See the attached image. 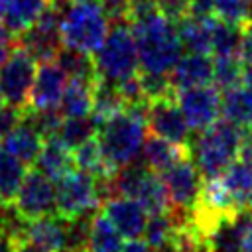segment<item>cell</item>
<instances>
[{
  "mask_svg": "<svg viewBox=\"0 0 252 252\" xmlns=\"http://www.w3.org/2000/svg\"><path fill=\"white\" fill-rule=\"evenodd\" d=\"M161 179L167 187L169 193V203H171V217L175 222H183L191 219V213L199 201L203 177L191 158H183L175 161L171 167L161 171Z\"/></svg>",
  "mask_w": 252,
  "mask_h": 252,
  "instance_id": "obj_6",
  "label": "cell"
},
{
  "mask_svg": "<svg viewBox=\"0 0 252 252\" xmlns=\"http://www.w3.org/2000/svg\"><path fill=\"white\" fill-rule=\"evenodd\" d=\"M156 4L158 12L173 24H177L181 18L189 14V0H156Z\"/></svg>",
  "mask_w": 252,
  "mask_h": 252,
  "instance_id": "obj_37",
  "label": "cell"
},
{
  "mask_svg": "<svg viewBox=\"0 0 252 252\" xmlns=\"http://www.w3.org/2000/svg\"><path fill=\"white\" fill-rule=\"evenodd\" d=\"M146 126L150 128L152 134L165 138L173 144H187L191 136V128L175 100V94L148 102Z\"/></svg>",
  "mask_w": 252,
  "mask_h": 252,
  "instance_id": "obj_11",
  "label": "cell"
},
{
  "mask_svg": "<svg viewBox=\"0 0 252 252\" xmlns=\"http://www.w3.org/2000/svg\"><path fill=\"white\" fill-rule=\"evenodd\" d=\"M4 104V96H2V91H0V106Z\"/></svg>",
  "mask_w": 252,
  "mask_h": 252,
  "instance_id": "obj_50",
  "label": "cell"
},
{
  "mask_svg": "<svg viewBox=\"0 0 252 252\" xmlns=\"http://www.w3.org/2000/svg\"><path fill=\"white\" fill-rule=\"evenodd\" d=\"M250 22H252V0H250Z\"/></svg>",
  "mask_w": 252,
  "mask_h": 252,
  "instance_id": "obj_51",
  "label": "cell"
},
{
  "mask_svg": "<svg viewBox=\"0 0 252 252\" xmlns=\"http://www.w3.org/2000/svg\"><path fill=\"white\" fill-rule=\"evenodd\" d=\"M73 161H75L77 169L89 171L94 177L96 175H112L114 173V169H110V165L106 163V159L102 156V150L98 146L96 136L87 140V142H83V144H79L73 150Z\"/></svg>",
  "mask_w": 252,
  "mask_h": 252,
  "instance_id": "obj_30",
  "label": "cell"
},
{
  "mask_svg": "<svg viewBox=\"0 0 252 252\" xmlns=\"http://www.w3.org/2000/svg\"><path fill=\"white\" fill-rule=\"evenodd\" d=\"M100 4V8L104 10V14L108 16L110 22H120L126 20L128 16V8H130V0H96ZM128 22V20H126Z\"/></svg>",
  "mask_w": 252,
  "mask_h": 252,
  "instance_id": "obj_39",
  "label": "cell"
},
{
  "mask_svg": "<svg viewBox=\"0 0 252 252\" xmlns=\"http://www.w3.org/2000/svg\"><path fill=\"white\" fill-rule=\"evenodd\" d=\"M240 57L246 65L252 63V22H248L244 26V35H242V49H240Z\"/></svg>",
  "mask_w": 252,
  "mask_h": 252,
  "instance_id": "obj_44",
  "label": "cell"
},
{
  "mask_svg": "<svg viewBox=\"0 0 252 252\" xmlns=\"http://www.w3.org/2000/svg\"><path fill=\"white\" fill-rule=\"evenodd\" d=\"M120 248H122V234L100 211H96L91 224L87 252H120Z\"/></svg>",
  "mask_w": 252,
  "mask_h": 252,
  "instance_id": "obj_27",
  "label": "cell"
},
{
  "mask_svg": "<svg viewBox=\"0 0 252 252\" xmlns=\"http://www.w3.org/2000/svg\"><path fill=\"white\" fill-rule=\"evenodd\" d=\"M53 183L55 181H51L47 175H43L37 169L28 171L12 199L14 209L26 220L55 213V185Z\"/></svg>",
  "mask_w": 252,
  "mask_h": 252,
  "instance_id": "obj_9",
  "label": "cell"
},
{
  "mask_svg": "<svg viewBox=\"0 0 252 252\" xmlns=\"http://www.w3.org/2000/svg\"><path fill=\"white\" fill-rule=\"evenodd\" d=\"M41 146H43V138L24 118L14 130H10L8 134L2 136V150L10 152L26 165L35 161Z\"/></svg>",
  "mask_w": 252,
  "mask_h": 252,
  "instance_id": "obj_20",
  "label": "cell"
},
{
  "mask_svg": "<svg viewBox=\"0 0 252 252\" xmlns=\"http://www.w3.org/2000/svg\"><path fill=\"white\" fill-rule=\"evenodd\" d=\"M28 167L16 156L0 148V199L2 203H12Z\"/></svg>",
  "mask_w": 252,
  "mask_h": 252,
  "instance_id": "obj_28",
  "label": "cell"
},
{
  "mask_svg": "<svg viewBox=\"0 0 252 252\" xmlns=\"http://www.w3.org/2000/svg\"><path fill=\"white\" fill-rule=\"evenodd\" d=\"M220 94V114L242 130L252 128V89L238 85L222 91Z\"/></svg>",
  "mask_w": 252,
  "mask_h": 252,
  "instance_id": "obj_21",
  "label": "cell"
},
{
  "mask_svg": "<svg viewBox=\"0 0 252 252\" xmlns=\"http://www.w3.org/2000/svg\"><path fill=\"white\" fill-rule=\"evenodd\" d=\"M0 205H2V199H0Z\"/></svg>",
  "mask_w": 252,
  "mask_h": 252,
  "instance_id": "obj_53",
  "label": "cell"
},
{
  "mask_svg": "<svg viewBox=\"0 0 252 252\" xmlns=\"http://www.w3.org/2000/svg\"><path fill=\"white\" fill-rule=\"evenodd\" d=\"M110 24L112 28L108 30L100 47L93 53V59L98 77L112 83H120L138 73L140 61L130 22L120 20Z\"/></svg>",
  "mask_w": 252,
  "mask_h": 252,
  "instance_id": "obj_5",
  "label": "cell"
},
{
  "mask_svg": "<svg viewBox=\"0 0 252 252\" xmlns=\"http://www.w3.org/2000/svg\"><path fill=\"white\" fill-rule=\"evenodd\" d=\"M100 207L96 195V179L83 169H71L57 181L55 187V213L63 219L77 217L81 213L96 211Z\"/></svg>",
  "mask_w": 252,
  "mask_h": 252,
  "instance_id": "obj_7",
  "label": "cell"
},
{
  "mask_svg": "<svg viewBox=\"0 0 252 252\" xmlns=\"http://www.w3.org/2000/svg\"><path fill=\"white\" fill-rule=\"evenodd\" d=\"M65 220L57 213L43 215L26 222V236L43 252H63L65 248Z\"/></svg>",
  "mask_w": 252,
  "mask_h": 252,
  "instance_id": "obj_16",
  "label": "cell"
},
{
  "mask_svg": "<svg viewBox=\"0 0 252 252\" xmlns=\"http://www.w3.org/2000/svg\"><path fill=\"white\" fill-rule=\"evenodd\" d=\"M213 14L220 22L246 26L250 22V0H215Z\"/></svg>",
  "mask_w": 252,
  "mask_h": 252,
  "instance_id": "obj_35",
  "label": "cell"
},
{
  "mask_svg": "<svg viewBox=\"0 0 252 252\" xmlns=\"http://www.w3.org/2000/svg\"><path fill=\"white\" fill-rule=\"evenodd\" d=\"M217 18L215 16H191L187 14L175 24V32L181 43V49L193 53H211L213 30Z\"/></svg>",
  "mask_w": 252,
  "mask_h": 252,
  "instance_id": "obj_15",
  "label": "cell"
},
{
  "mask_svg": "<svg viewBox=\"0 0 252 252\" xmlns=\"http://www.w3.org/2000/svg\"><path fill=\"white\" fill-rule=\"evenodd\" d=\"M16 45V35L10 33L4 26H0V63L8 57V53L14 49Z\"/></svg>",
  "mask_w": 252,
  "mask_h": 252,
  "instance_id": "obj_43",
  "label": "cell"
},
{
  "mask_svg": "<svg viewBox=\"0 0 252 252\" xmlns=\"http://www.w3.org/2000/svg\"><path fill=\"white\" fill-rule=\"evenodd\" d=\"M33 165H35L37 171H41L43 175H47L51 181H59L61 177H65L75 167L73 150H69L57 138L43 140V146H41V150H39Z\"/></svg>",
  "mask_w": 252,
  "mask_h": 252,
  "instance_id": "obj_19",
  "label": "cell"
},
{
  "mask_svg": "<svg viewBox=\"0 0 252 252\" xmlns=\"http://www.w3.org/2000/svg\"><path fill=\"white\" fill-rule=\"evenodd\" d=\"M94 83V81H93ZM93 83L71 79L65 85L59 110L63 116H87L93 110Z\"/></svg>",
  "mask_w": 252,
  "mask_h": 252,
  "instance_id": "obj_24",
  "label": "cell"
},
{
  "mask_svg": "<svg viewBox=\"0 0 252 252\" xmlns=\"http://www.w3.org/2000/svg\"><path fill=\"white\" fill-rule=\"evenodd\" d=\"M242 35H244V26L220 22L217 18V24H215V30H213L211 53H215V57H219V55H240Z\"/></svg>",
  "mask_w": 252,
  "mask_h": 252,
  "instance_id": "obj_31",
  "label": "cell"
},
{
  "mask_svg": "<svg viewBox=\"0 0 252 252\" xmlns=\"http://www.w3.org/2000/svg\"><path fill=\"white\" fill-rule=\"evenodd\" d=\"M0 148H2V136H0Z\"/></svg>",
  "mask_w": 252,
  "mask_h": 252,
  "instance_id": "obj_52",
  "label": "cell"
},
{
  "mask_svg": "<svg viewBox=\"0 0 252 252\" xmlns=\"http://www.w3.org/2000/svg\"><path fill=\"white\" fill-rule=\"evenodd\" d=\"M173 228H175V220H173L169 211L156 213V215H150L148 220H146L144 238L152 248H158V246H161L163 242H167L171 238Z\"/></svg>",
  "mask_w": 252,
  "mask_h": 252,
  "instance_id": "obj_34",
  "label": "cell"
},
{
  "mask_svg": "<svg viewBox=\"0 0 252 252\" xmlns=\"http://www.w3.org/2000/svg\"><path fill=\"white\" fill-rule=\"evenodd\" d=\"M98 122L93 118V114L87 116H63V122L57 130V140L63 142L69 150H75L79 144L91 140L96 136Z\"/></svg>",
  "mask_w": 252,
  "mask_h": 252,
  "instance_id": "obj_26",
  "label": "cell"
},
{
  "mask_svg": "<svg viewBox=\"0 0 252 252\" xmlns=\"http://www.w3.org/2000/svg\"><path fill=\"white\" fill-rule=\"evenodd\" d=\"M244 85L252 89V63L246 65V69H244Z\"/></svg>",
  "mask_w": 252,
  "mask_h": 252,
  "instance_id": "obj_47",
  "label": "cell"
},
{
  "mask_svg": "<svg viewBox=\"0 0 252 252\" xmlns=\"http://www.w3.org/2000/svg\"><path fill=\"white\" fill-rule=\"evenodd\" d=\"M120 252H152V246L146 240H138V238H130L128 244H122Z\"/></svg>",
  "mask_w": 252,
  "mask_h": 252,
  "instance_id": "obj_46",
  "label": "cell"
},
{
  "mask_svg": "<svg viewBox=\"0 0 252 252\" xmlns=\"http://www.w3.org/2000/svg\"><path fill=\"white\" fill-rule=\"evenodd\" d=\"M55 63L65 71V75L69 79H79V81H87L93 83L98 75H96V67H94V59L91 53L73 49V47H61L59 53L55 55Z\"/></svg>",
  "mask_w": 252,
  "mask_h": 252,
  "instance_id": "obj_25",
  "label": "cell"
},
{
  "mask_svg": "<svg viewBox=\"0 0 252 252\" xmlns=\"http://www.w3.org/2000/svg\"><path fill=\"white\" fill-rule=\"evenodd\" d=\"M100 213L114 224L122 238H140L148 220V211L132 197H110L102 203Z\"/></svg>",
  "mask_w": 252,
  "mask_h": 252,
  "instance_id": "obj_12",
  "label": "cell"
},
{
  "mask_svg": "<svg viewBox=\"0 0 252 252\" xmlns=\"http://www.w3.org/2000/svg\"><path fill=\"white\" fill-rule=\"evenodd\" d=\"M167 75L173 91L209 85L213 83V59L209 57V53L187 51L185 55H179Z\"/></svg>",
  "mask_w": 252,
  "mask_h": 252,
  "instance_id": "obj_14",
  "label": "cell"
},
{
  "mask_svg": "<svg viewBox=\"0 0 252 252\" xmlns=\"http://www.w3.org/2000/svg\"><path fill=\"white\" fill-rule=\"evenodd\" d=\"M35 75V59L20 45L8 53L0 63V91L8 104L28 106L30 91Z\"/></svg>",
  "mask_w": 252,
  "mask_h": 252,
  "instance_id": "obj_8",
  "label": "cell"
},
{
  "mask_svg": "<svg viewBox=\"0 0 252 252\" xmlns=\"http://www.w3.org/2000/svg\"><path fill=\"white\" fill-rule=\"evenodd\" d=\"M67 85L65 71L55 61H45L35 69L28 106L32 108H59Z\"/></svg>",
  "mask_w": 252,
  "mask_h": 252,
  "instance_id": "obj_13",
  "label": "cell"
},
{
  "mask_svg": "<svg viewBox=\"0 0 252 252\" xmlns=\"http://www.w3.org/2000/svg\"><path fill=\"white\" fill-rule=\"evenodd\" d=\"M187 156H189L187 144H173V142H169L165 138H159L156 134H150L144 140L142 156L140 158H142V161L150 169L161 173L167 167H171L175 161H179V159H183Z\"/></svg>",
  "mask_w": 252,
  "mask_h": 252,
  "instance_id": "obj_18",
  "label": "cell"
},
{
  "mask_svg": "<svg viewBox=\"0 0 252 252\" xmlns=\"http://www.w3.org/2000/svg\"><path fill=\"white\" fill-rule=\"evenodd\" d=\"M96 211L81 213V215L65 220V248H63V252H87V244H89V236H91V224H93V217Z\"/></svg>",
  "mask_w": 252,
  "mask_h": 252,
  "instance_id": "obj_32",
  "label": "cell"
},
{
  "mask_svg": "<svg viewBox=\"0 0 252 252\" xmlns=\"http://www.w3.org/2000/svg\"><path fill=\"white\" fill-rule=\"evenodd\" d=\"M238 252H252V211H240Z\"/></svg>",
  "mask_w": 252,
  "mask_h": 252,
  "instance_id": "obj_40",
  "label": "cell"
},
{
  "mask_svg": "<svg viewBox=\"0 0 252 252\" xmlns=\"http://www.w3.org/2000/svg\"><path fill=\"white\" fill-rule=\"evenodd\" d=\"M220 181L236 211H252V167L248 163L230 161L220 173Z\"/></svg>",
  "mask_w": 252,
  "mask_h": 252,
  "instance_id": "obj_17",
  "label": "cell"
},
{
  "mask_svg": "<svg viewBox=\"0 0 252 252\" xmlns=\"http://www.w3.org/2000/svg\"><path fill=\"white\" fill-rule=\"evenodd\" d=\"M0 252H12V246H10L8 238H4V236H0Z\"/></svg>",
  "mask_w": 252,
  "mask_h": 252,
  "instance_id": "obj_48",
  "label": "cell"
},
{
  "mask_svg": "<svg viewBox=\"0 0 252 252\" xmlns=\"http://www.w3.org/2000/svg\"><path fill=\"white\" fill-rule=\"evenodd\" d=\"M246 63L240 55H219L213 59V85L219 91H226L244 83Z\"/></svg>",
  "mask_w": 252,
  "mask_h": 252,
  "instance_id": "obj_29",
  "label": "cell"
},
{
  "mask_svg": "<svg viewBox=\"0 0 252 252\" xmlns=\"http://www.w3.org/2000/svg\"><path fill=\"white\" fill-rule=\"evenodd\" d=\"M175 100L191 132L205 130L220 116V91L211 83L175 91Z\"/></svg>",
  "mask_w": 252,
  "mask_h": 252,
  "instance_id": "obj_10",
  "label": "cell"
},
{
  "mask_svg": "<svg viewBox=\"0 0 252 252\" xmlns=\"http://www.w3.org/2000/svg\"><path fill=\"white\" fill-rule=\"evenodd\" d=\"M24 120L43 140H49V138L57 136V130L63 122V114H61L59 108H32V106H26L24 108Z\"/></svg>",
  "mask_w": 252,
  "mask_h": 252,
  "instance_id": "obj_33",
  "label": "cell"
},
{
  "mask_svg": "<svg viewBox=\"0 0 252 252\" xmlns=\"http://www.w3.org/2000/svg\"><path fill=\"white\" fill-rule=\"evenodd\" d=\"M144 94L148 100H156V98H163V96H171L175 94L171 83H169V75L165 73H150V71H142L138 73Z\"/></svg>",
  "mask_w": 252,
  "mask_h": 252,
  "instance_id": "obj_36",
  "label": "cell"
},
{
  "mask_svg": "<svg viewBox=\"0 0 252 252\" xmlns=\"http://www.w3.org/2000/svg\"><path fill=\"white\" fill-rule=\"evenodd\" d=\"M238 156H240V159L244 163H248L252 167V128L250 130H244V138H242Z\"/></svg>",
  "mask_w": 252,
  "mask_h": 252,
  "instance_id": "obj_45",
  "label": "cell"
},
{
  "mask_svg": "<svg viewBox=\"0 0 252 252\" xmlns=\"http://www.w3.org/2000/svg\"><path fill=\"white\" fill-rule=\"evenodd\" d=\"M215 0H189L191 16H215Z\"/></svg>",
  "mask_w": 252,
  "mask_h": 252,
  "instance_id": "obj_41",
  "label": "cell"
},
{
  "mask_svg": "<svg viewBox=\"0 0 252 252\" xmlns=\"http://www.w3.org/2000/svg\"><path fill=\"white\" fill-rule=\"evenodd\" d=\"M0 236H2V232H0Z\"/></svg>",
  "mask_w": 252,
  "mask_h": 252,
  "instance_id": "obj_54",
  "label": "cell"
},
{
  "mask_svg": "<svg viewBox=\"0 0 252 252\" xmlns=\"http://www.w3.org/2000/svg\"><path fill=\"white\" fill-rule=\"evenodd\" d=\"M96 140L106 163L116 171L142 156V146L146 140V116L124 108L98 124Z\"/></svg>",
  "mask_w": 252,
  "mask_h": 252,
  "instance_id": "obj_3",
  "label": "cell"
},
{
  "mask_svg": "<svg viewBox=\"0 0 252 252\" xmlns=\"http://www.w3.org/2000/svg\"><path fill=\"white\" fill-rule=\"evenodd\" d=\"M108 30L110 20L96 0L69 2L59 26L65 47H73L91 55L100 47Z\"/></svg>",
  "mask_w": 252,
  "mask_h": 252,
  "instance_id": "obj_4",
  "label": "cell"
},
{
  "mask_svg": "<svg viewBox=\"0 0 252 252\" xmlns=\"http://www.w3.org/2000/svg\"><path fill=\"white\" fill-rule=\"evenodd\" d=\"M6 10H8V0H0V24L6 16Z\"/></svg>",
  "mask_w": 252,
  "mask_h": 252,
  "instance_id": "obj_49",
  "label": "cell"
},
{
  "mask_svg": "<svg viewBox=\"0 0 252 252\" xmlns=\"http://www.w3.org/2000/svg\"><path fill=\"white\" fill-rule=\"evenodd\" d=\"M26 108V106H24ZM24 108L22 106H14V104H2L0 106V136L8 134L10 130H14L22 118H24Z\"/></svg>",
  "mask_w": 252,
  "mask_h": 252,
  "instance_id": "obj_38",
  "label": "cell"
},
{
  "mask_svg": "<svg viewBox=\"0 0 252 252\" xmlns=\"http://www.w3.org/2000/svg\"><path fill=\"white\" fill-rule=\"evenodd\" d=\"M124 110V100L118 93L116 83L96 77L93 83V118L100 124L102 120L110 118L112 114Z\"/></svg>",
  "mask_w": 252,
  "mask_h": 252,
  "instance_id": "obj_22",
  "label": "cell"
},
{
  "mask_svg": "<svg viewBox=\"0 0 252 252\" xmlns=\"http://www.w3.org/2000/svg\"><path fill=\"white\" fill-rule=\"evenodd\" d=\"M8 242H10V246H12V252H43L37 244H33V242L26 236V232H24L22 236H18V238L8 240Z\"/></svg>",
  "mask_w": 252,
  "mask_h": 252,
  "instance_id": "obj_42",
  "label": "cell"
},
{
  "mask_svg": "<svg viewBox=\"0 0 252 252\" xmlns=\"http://www.w3.org/2000/svg\"><path fill=\"white\" fill-rule=\"evenodd\" d=\"M130 28L136 39L142 71L167 75L181 55L175 24L165 20L159 12H154L142 20L130 22Z\"/></svg>",
  "mask_w": 252,
  "mask_h": 252,
  "instance_id": "obj_2",
  "label": "cell"
},
{
  "mask_svg": "<svg viewBox=\"0 0 252 252\" xmlns=\"http://www.w3.org/2000/svg\"><path fill=\"white\" fill-rule=\"evenodd\" d=\"M244 130L226 118L215 120L205 130L195 132L187 140L189 158L199 169L201 177H217L224 167L238 158Z\"/></svg>",
  "mask_w": 252,
  "mask_h": 252,
  "instance_id": "obj_1",
  "label": "cell"
},
{
  "mask_svg": "<svg viewBox=\"0 0 252 252\" xmlns=\"http://www.w3.org/2000/svg\"><path fill=\"white\" fill-rule=\"evenodd\" d=\"M45 6L47 0H8V10L2 24L10 33L18 35L39 18Z\"/></svg>",
  "mask_w": 252,
  "mask_h": 252,
  "instance_id": "obj_23",
  "label": "cell"
}]
</instances>
